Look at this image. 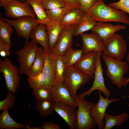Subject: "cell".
<instances>
[{
  "instance_id": "1",
  "label": "cell",
  "mask_w": 129,
  "mask_h": 129,
  "mask_svg": "<svg viewBox=\"0 0 129 129\" xmlns=\"http://www.w3.org/2000/svg\"><path fill=\"white\" fill-rule=\"evenodd\" d=\"M85 12L90 19L96 22H120L129 25V17L126 12L106 5L103 0H97Z\"/></svg>"
},
{
  "instance_id": "2",
  "label": "cell",
  "mask_w": 129,
  "mask_h": 129,
  "mask_svg": "<svg viewBox=\"0 0 129 129\" xmlns=\"http://www.w3.org/2000/svg\"><path fill=\"white\" fill-rule=\"evenodd\" d=\"M101 55L106 66V75L111 83L119 89L126 86L127 78L124 75L129 69L127 62L116 60L102 54Z\"/></svg>"
},
{
  "instance_id": "3",
  "label": "cell",
  "mask_w": 129,
  "mask_h": 129,
  "mask_svg": "<svg viewBox=\"0 0 129 129\" xmlns=\"http://www.w3.org/2000/svg\"><path fill=\"white\" fill-rule=\"evenodd\" d=\"M91 78L87 74L80 70L74 65L65 67L63 84L75 99L77 97V91L83 85L86 84Z\"/></svg>"
},
{
  "instance_id": "4",
  "label": "cell",
  "mask_w": 129,
  "mask_h": 129,
  "mask_svg": "<svg viewBox=\"0 0 129 129\" xmlns=\"http://www.w3.org/2000/svg\"><path fill=\"white\" fill-rule=\"evenodd\" d=\"M103 42L104 48L102 54L118 60L124 58L127 47L126 42L121 34L114 33Z\"/></svg>"
},
{
  "instance_id": "5",
  "label": "cell",
  "mask_w": 129,
  "mask_h": 129,
  "mask_svg": "<svg viewBox=\"0 0 129 129\" xmlns=\"http://www.w3.org/2000/svg\"><path fill=\"white\" fill-rule=\"evenodd\" d=\"M78 107L76 129H95L97 124L90 113V111L96 104L87 101L84 98L77 97L75 99Z\"/></svg>"
},
{
  "instance_id": "6",
  "label": "cell",
  "mask_w": 129,
  "mask_h": 129,
  "mask_svg": "<svg viewBox=\"0 0 129 129\" xmlns=\"http://www.w3.org/2000/svg\"><path fill=\"white\" fill-rule=\"evenodd\" d=\"M38 44L32 41H28L22 48L15 52L18 56L20 74L28 75L35 59Z\"/></svg>"
},
{
  "instance_id": "7",
  "label": "cell",
  "mask_w": 129,
  "mask_h": 129,
  "mask_svg": "<svg viewBox=\"0 0 129 129\" xmlns=\"http://www.w3.org/2000/svg\"><path fill=\"white\" fill-rule=\"evenodd\" d=\"M0 72L3 75L7 89L14 93L17 90L20 82L19 70L10 58L0 59Z\"/></svg>"
},
{
  "instance_id": "8",
  "label": "cell",
  "mask_w": 129,
  "mask_h": 129,
  "mask_svg": "<svg viewBox=\"0 0 129 129\" xmlns=\"http://www.w3.org/2000/svg\"><path fill=\"white\" fill-rule=\"evenodd\" d=\"M0 5L5 10L6 16L13 18L29 16L36 18V15L31 6L25 2L18 0L9 1L0 0Z\"/></svg>"
},
{
  "instance_id": "9",
  "label": "cell",
  "mask_w": 129,
  "mask_h": 129,
  "mask_svg": "<svg viewBox=\"0 0 129 129\" xmlns=\"http://www.w3.org/2000/svg\"><path fill=\"white\" fill-rule=\"evenodd\" d=\"M3 19L14 28L18 36L24 38L25 43L28 41L30 32L36 25L40 23L35 18L26 16L15 20H9L3 17Z\"/></svg>"
},
{
  "instance_id": "10",
  "label": "cell",
  "mask_w": 129,
  "mask_h": 129,
  "mask_svg": "<svg viewBox=\"0 0 129 129\" xmlns=\"http://www.w3.org/2000/svg\"><path fill=\"white\" fill-rule=\"evenodd\" d=\"M78 24L64 27L55 45L50 51L51 54L56 57L62 56L72 45L73 37Z\"/></svg>"
},
{
  "instance_id": "11",
  "label": "cell",
  "mask_w": 129,
  "mask_h": 129,
  "mask_svg": "<svg viewBox=\"0 0 129 129\" xmlns=\"http://www.w3.org/2000/svg\"><path fill=\"white\" fill-rule=\"evenodd\" d=\"M102 54V52L98 51L96 67L94 73V80L92 86L87 91L77 95L79 98H83L86 96H89L93 91L96 90L102 92L106 98H109L110 96V92L106 88L105 84L103 68L100 59Z\"/></svg>"
},
{
  "instance_id": "12",
  "label": "cell",
  "mask_w": 129,
  "mask_h": 129,
  "mask_svg": "<svg viewBox=\"0 0 129 129\" xmlns=\"http://www.w3.org/2000/svg\"><path fill=\"white\" fill-rule=\"evenodd\" d=\"M101 91L98 90L99 99L98 102L90 111V113L97 124L99 129H103L104 124L103 122L104 116L107 108L111 103L120 100V99L104 98L102 96Z\"/></svg>"
},
{
  "instance_id": "13",
  "label": "cell",
  "mask_w": 129,
  "mask_h": 129,
  "mask_svg": "<svg viewBox=\"0 0 129 129\" xmlns=\"http://www.w3.org/2000/svg\"><path fill=\"white\" fill-rule=\"evenodd\" d=\"M50 91V100L53 103L60 102L75 108L77 107L76 102L63 84L53 85Z\"/></svg>"
},
{
  "instance_id": "14",
  "label": "cell",
  "mask_w": 129,
  "mask_h": 129,
  "mask_svg": "<svg viewBox=\"0 0 129 129\" xmlns=\"http://www.w3.org/2000/svg\"><path fill=\"white\" fill-rule=\"evenodd\" d=\"M54 103V111L64 121L70 129H76L77 111L75 108L60 102Z\"/></svg>"
},
{
  "instance_id": "15",
  "label": "cell",
  "mask_w": 129,
  "mask_h": 129,
  "mask_svg": "<svg viewBox=\"0 0 129 129\" xmlns=\"http://www.w3.org/2000/svg\"><path fill=\"white\" fill-rule=\"evenodd\" d=\"M98 51H89L83 53L81 57L74 66L80 70L94 79Z\"/></svg>"
},
{
  "instance_id": "16",
  "label": "cell",
  "mask_w": 129,
  "mask_h": 129,
  "mask_svg": "<svg viewBox=\"0 0 129 129\" xmlns=\"http://www.w3.org/2000/svg\"><path fill=\"white\" fill-rule=\"evenodd\" d=\"M92 31L90 33H83L80 35L82 41L83 53L89 51L102 52L104 48L103 40L97 33Z\"/></svg>"
},
{
  "instance_id": "17",
  "label": "cell",
  "mask_w": 129,
  "mask_h": 129,
  "mask_svg": "<svg viewBox=\"0 0 129 129\" xmlns=\"http://www.w3.org/2000/svg\"><path fill=\"white\" fill-rule=\"evenodd\" d=\"M29 38L33 42L39 44L46 52L50 53L48 45V38L46 25L39 24L32 29Z\"/></svg>"
},
{
  "instance_id": "18",
  "label": "cell",
  "mask_w": 129,
  "mask_h": 129,
  "mask_svg": "<svg viewBox=\"0 0 129 129\" xmlns=\"http://www.w3.org/2000/svg\"><path fill=\"white\" fill-rule=\"evenodd\" d=\"M45 62L43 72L45 75L46 82L43 87L50 89L54 84L55 78L56 57L50 53L45 51Z\"/></svg>"
},
{
  "instance_id": "19",
  "label": "cell",
  "mask_w": 129,
  "mask_h": 129,
  "mask_svg": "<svg viewBox=\"0 0 129 129\" xmlns=\"http://www.w3.org/2000/svg\"><path fill=\"white\" fill-rule=\"evenodd\" d=\"M125 28V26L120 24L113 25L106 22H98L91 30L97 33L103 41L117 31L124 30Z\"/></svg>"
},
{
  "instance_id": "20",
  "label": "cell",
  "mask_w": 129,
  "mask_h": 129,
  "mask_svg": "<svg viewBox=\"0 0 129 129\" xmlns=\"http://www.w3.org/2000/svg\"><path fill=\"white\" fill-rule=\"evenodd\" d=\"M45 25L48 37V45L50 51L56 44L64 27L60 22L52 20Z\"/></svg>"
},
{
  "instance_id": "21",
  "label": "cell",
  "mask_w": 129,
  "mask_h": 129,
  "mask_svg": "<svg viewBox=\"0 0 129 129\" xmlns=\"http://www.w3.org/2000/svg\"><path fill=\"white\" fill-rule=\"evenodd\" d=\"M129 118V115L125 112L116 116L106 112L104 117L105 124L103 129H111L115 126H121Z\"/></svg>"
},
{
  "instance_id": "22",
  "label": "cell",
  "mask_w": 129,
  "mask_h": 129,
  "mask_svg": "<svg viewBox=\"0 0 129 129\" xmlns=\"http://www.w3.org/2000/svg\"><path fill=\"white\" fill-rule=\"evenodd\" d=\"M45 51L42 47H38L34 62L28 76L37 75L43 71L45 62Z\"/></svg>"
},
{
  "instance_id": "23",
  "label": "cell",
  "mask_w": 129,
  "mask_h": 129,
  "mask_svg": "<svg viewBox=\"0 0 129 129\" xmlns=\"http://www.w3.org/2000/svg\"><path fill=\"white\" fill-rule=\"evenodd\" d=\"M25 2L31 6L36 16V19L40 23L46 25L51 20L45 10L41 0H25Z\"/></svg>"
},
{
  "instance_id": "24",
  "label": "cell",
  "mask_w": 129,
  "mask_h": 129,
  "mask_svg": "<svg viewBox=\"0 0 129 129\" xmlns=\"http://www.w3.org/2000/svg\"><path fill=\"white\" fill-rule=\"evenodd\" d=\"M85 13L79 10L70 9L66 13L60 23L64 27L78 24Z\"/></svg>"
},
{
  "instance_id": "25",
  "label": "cell",
  "mask_w": 129,
  "mask_h": 129,
  "mask_svg": "<svg viewBox=\"0 0 129 129\" xmlns=\"http://www.w3.org/2000/svg\"><path fill=\"white\" fill-rule=\"evenodd\" d=\"M8 109L3 111L0 115V129H25L26 125L18 123L13 120L10 115Z\"/></svg>"
},
{
  "instance_id": "26",
  "label": "cell",
  "mask_w": 129,
  "mask_h": 129,
  "mask_svg": "<svg viewBox=\"0 0 129 129\" xmlns=\"http://www.w3.org/2000/svg\"><path fill=\"white\" fill-rule=\"evenodd\" d=\"M83 53L82 49L75 50L70 48L61 56L65 67L74 65L81 57Z\"/></svg>"
},
{
  "instance_id": "27",
  "label": "cell",
  "mask_w": 129,
  "mask_h": 129,
  "mask_svg": "<svg viewBox=\"0 0 129 129\" xmlns=\"http://www.w3.org/2000/svg\"><path fill=\"white\" fill-rule=\"evenodd\" d=\"M97 22L90 19L88 14L85 12L78 24L74 35L78 36L85 32L91 30L95 26Z\"/></svg>"
},
{
  "instance_id": "28",
  "label": "cell",
  "mask_w": 129,
  "mask_h": 129,
  "mask_svg": "<svg viewBox=\"0 0 129 129\" xmlns=\"http://www.w3.org/2000/svg\"><path fill=\"white\" fill-rule=\"evenodd\" d=\"M35 109L43 118L52 114L54 111V103L50 100L36 101Z\"/></svg>"
},
{
  "instance_id": "29",
  "label": "cell",
  "mask_w": 129,
  "mask_h": 129,
  "mask_svg": "<svg viewBox=\"0 0 129 129\" xmlns=\"http://www.w3.org/2000/svg\"><path fill=\"white\" fill-rule=\"evenodd\" d=\"M11 25L4 21L0 15V39L10 47H11V36L13 32L12 27Z\"/></svg>"
},
{
  "instance_id": "30",
  "label": "cell",
  "mask_w": 129,
  "mask_h": 129,
  "mask_svg": "<svg viewBox=\"0 0 129 129\" xmlns=\"http://www.w3.org/2000/svg\"><path fill=\"white\" fill-rule=\"evenodd\" d=\"M65 66L61 56L56 57L55 78L54 84H63Z\"/></svg>"
},
{
  "instance_id": "31",
  "label": "cell",
  "mask_w": 129,
  "mask_h": 129,
  "mask_svg": "<svg viewBox=\"0 0 129 129\" xmlns=\"http://www.w3.org/2000/svg\"><path fill=\"white\" fill-rule=\"evenodd\" d=\"M70 9L66 7L46 10V13L51 20L60 22L66 13Z\"/></svg>"
},
{
  "instance_id": "32",
  "label": "cell",
  "mask_w": 129,
  "mask_h": 129,
  "mask_svg": "<svg viewBox=\"0 0 129 129\" xmlns=\"http://www.w3.org/2000/svg\"><path fill=\"white\" fill-rule=\"evenodd\" d=\"M46 81L45 75L43 71L35 75L28 76L27 78L28 83L32 89L43 87Z\"/></svg>"
},
{
  "instance_id": "33",
  "label": "cell",
  "mask_w": 129,
  "mask_h": 129,
  "mask_svg": "<svg viewBox=\"0 0 129 129\" xmlns=\"http://www.w3.org/2000/svg\"><path fill=\"white\" fill-rule=\"evenodd\" d=\"M32 89V94L35 96L36 101L50 100V89L43 87Z\"/></svg>"
},
{
  "instance_id": "34",
  "label": "cell",
  "mask_w": 129,
  "mask_h": 129,
  "mask_svg": "<svg viewBox=\"0 0 129 129\" xmlns=\"http://www.w3.org/2000/svg\"><path fill=\"white\" fill-rule=\"evenodd\" d=\"M15 93L8 91L6 98L0 102V111L11 109L13 107L15 97Z\"/></svg>"
},
{
  "instance_id": "35",
  "label": "cell",
  "mask_w": 129,
  "mask_h": 129,
  "mask_svg": "<svg viewBox=\"0 0 129 129\" xmlns=\"http://www.w3.org/2000/svg\"><path fill=\"white\" fill-rule=\"evenodd\" d=\"M41 1L44 9L46 10L65 7L63 0H41Z\"/></svg>"
},
{
  "instance_id": "36",
  "label": "cell",
  "mask_w": 129,
  "mask_h": 129,
  "mask_svg": "<svg viewBox=\"0 0 129 129\" xmlns=\"http://www.w3.org/2000/svg\"><path fill=\"white\" fill-rule=\"evenodd\" d=\"M107 5L114 9L120 10L129 14V0H119L113 2Z\"/></svg>"
},
{
  "instance_id": "37",
  "label": "cell",
  "mask_w": 129,
  "mask_h": 129,
  "mask_svg": "<svg viewBox=\"0 0 129 129\" xmlns=\"http://www.w3.org/2000/svg\"><path fill=\"white\" fill-rule=\"evenodd\" d=\"M97 0H79L80 5L79 10L86 12L96 3Z\"/></svg>"
},
{
  "instance_id": "38",
  "label": "cell",
  "mask_w": 129,
  "mask_h": 129,
  "mask_svg": "<svg viewBox=\"0 0 129 129\" xmlns=\"http://www.w3.org/2000/svg\"><path fill=\"white\" fill-rule=\"evenodd\" d=\"M11 47L4 41L0 39V55L3 57L9 56L10 54Z\"/></svg>"
},
{
  "instance_id": "39",
  "label": "cell",
  "mask_w": 129,
  "mask_h": 129,
  "mask_svg": "<svg viewBox=\"0 0 129 129\" xmlns=\"http://www.w3.org/2000/svg\"><path fill=\"white\" fill-rule=\"evenodd\" d=\"M66 7L70 9L80 10V5L79 0H63Z\"/></svg>"
},
{
  "instance_id": "40",
  "label": "cell",
  "mask_w": 129,
  "mask_h": 129,
  "mask_svg": "<svg viewBox=\"0 0 129 129\" xmlns=\"http://www.w3.org/2000/svg\"><path fill=\"white\" fill-rule=\"evenodd\" d=\"M43 129H60L61 127L58 123L54 122H44L42 125Z\"/></svg>"
},
{
  "instance_id": "41",
  "label": "cell",
  "mask_w": 129,
  "mask_h": 129,
  "mask_svg": "<svg viewBox=\"0 0 129 129\" xmlns=\"http://www.w3.org/2000/svg\"><path fill=\"white\" fill-rule=\"evenodd\" d=\"M25 129H42V126H38L35 127H31L29 126V124L26 123V125Z\"/></svg>"
},
{
  "instance_id": "42",
  "label": "cell",
  "mask_w": 129,
  "mask_h": 129,
  "mask_svg": "<svg viewBox=\"0 0 129 129\" xmlns=\"http://www.w3.org/2000/svg\"><path fill=\"white\" fill-rule=\"evenodd\" d=\"M127 62L129 64V51L127 54ZM129 82V77L127 79L126 82V85L127 86Z\"/></svg>"
},
{
  "instance_id": "43",
  "label": "cell",
  "mask_w": 129,
  "mask_h": 129,
  "mask_svg": "<svg viewBox=\"0 0 129 129\" xmlns=\"http://www.w3.org/2000/svg\"><path fill=\"white\" fill-rule=\"evenodd\" d=\"M12 0H1L4 1H11Z\"/></svg>"
},
{
  "instance_id": "44",
  "label": "cell",
  "mask_w": 129,
  "mask_h": 129,
  "mask_svg": "<svg viewBox=\"0 0 129 129\" xmlns=\"http://www.w3.org/2000/svg\"><path fill=\"white\" fill-rule=\"evenodd\" d=\"M21 0L22 1H23L24 0Z\"/></svg>"
}]
</instances>
